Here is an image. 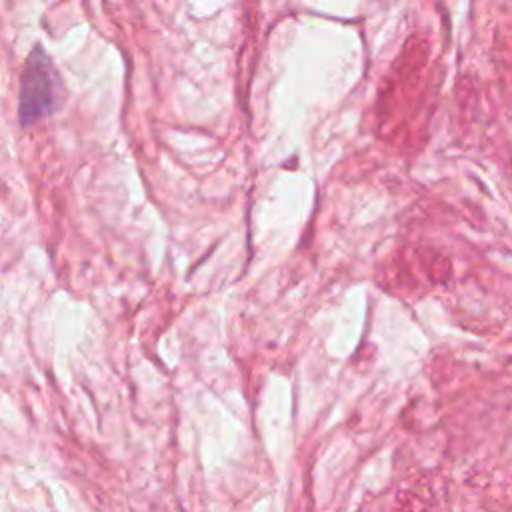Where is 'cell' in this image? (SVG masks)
Masks as SVG:
<instances>
[{
  "mask_svg": "<svg viewBox=\"0 0 512 512\" xmlns=\"http://www.w3.org/2000/svg\"><path fill=\"white\" fill-rule=\"evenodd\" d=\"M58 74L50 62V58L36 46L26 62V70L22 76L20 88V122L26 126L30 122L40 120L50 114L58 102Z\"/></svg>",
  "mask_w": 512,
  "mask_h": 512,
  "instance_id": "1",
  "label": "cell"
}]
</instances>
